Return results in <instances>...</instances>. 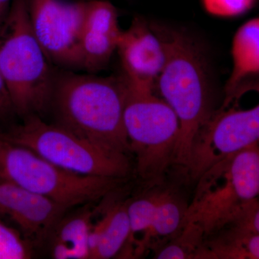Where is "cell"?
Returning <instances> with one entry per match:
<instances>
[{"instance_id":"6da1fadb","label":"cell","mask_w":259,"mask_h":259,"mask_svg":"<svg viewBox=\"0 0 259 259\" xmlns=\"http://www.w3.org/2000/svg\"><path fill=\"white\" fill-rule=\"evenodd\" d=\"M125 80L56 71L51 104L57 125L108 152L128 155L124 125Z\"/></svg>"},{"instance_id":"7a4b0ae2","label":"cell","mask_w":259,"mask_h":259,"mask_svg":"<svg viewBox=\"0 0 259 259\" xmlns=\"http://www.w3.org/2000/svg\"><path fill=\"white\" fill-rule=\"evenodd\" d=\"M151 25L166 50V64L156 89L178 117L180 134L175 165L185 169L194 141L212 112L207 67L195 42L185 32Z\"/></svg>"},{"instance_id":"3957f363","label":"cell","mask_w":259,"mask_h":259,"mask_svg":"<svg viewBox=\"0 0 259 259\" xmlns=\"http://www.w3.org/2000/svg\"><path fill=\"white\" fill-rule=\"evenodd\" d=\"M56 71L32 29L28 0H13L0 27V73L15 113L25 118L45 112Z\"/></svg>"},{"instance_id":"277c9868","label":"cell","mask_w":259,"mask_h":259,"mask_svg":"<svg viewBox=\"0 0 259 259\" xmlns=\"http://www.w3.org/2000/svg\"><path fill=\"white\" fill-rule=\"evenodd\" d=\"M185 224L196 225L208 238L226 229L259 198V145L222 158L198 177Z\"/></svg>"},{"instance_id":"5b68a950","label":"cell","mask_w":259,"mask_h":259,"mask_svg":"<svg viewBox=\"0 0 259 259\" xmlns=\"http://www.w3.org/2000/svg\"><path fill=\"white\" fill-rule=\"evenodd\" d=\"M125 80L124 125L130 153L136 157L139 176L156 184L175 165L180 122L173 109L155 90L136 88Z\"/></svg>"},{"instance_id":"8992f818","label":"cell","mask_w":259,"mask_h":259,"mask_svg":"<svg viewBox=\"0 0 259 259\" xmlns=\"http://www.w3.org/2000/svg\"><path fill=\"white\" fill-rule=\"evenodd\" d=\"M0 139L80 175L125 180L131 169L128 155L105 151L40 116L25 117L22 125L0 134Z\"/></svg>"},{"instance_id":"52a82bcc","label":"cell","mask_w":259,"mask_h":259,"mask_svg":"<svg viewBox=\"0 0 259 259\" xmlns=\"http://www.w3.org/2000/svg\"><path fill=\"white\" fill-rule=\"evenodd\" d=\"M0 154L4 180L52 199L68 209L104 198L124 180L68 171L28 148L1 139Z\"/></svg>"},{"instance_id":"ba28073f","label":"cell","mask_w":259,"mask_h":259,"mask_svg":"<svg viewBox=\"0 0 259 259\" xmlns=\"http://www.w3.org/2000/svg\"><path fill=\"white\" fill-rule=\"evenodd\" d=\"M258 96L253 106L240 108L225 97L222 106L210 116L200 130L185 170L197 180L209 166L222 158L259 145V81H252Z\"/></svg>"},{"instance_id":"9c48e42d","label":"cell","mask_w":259,"mask_h":259,"mask_svg":"<svg viewBox=\"0 0 259 259\" xmlns=\"http://www.w3.org/2000/svg\"><path fill=\"white\" fill-rule=\"evenodd\" d=\"M90 0H28L35 36L53 64L83 69L81 38Z\"/></svg>"},{"instance_id":"30bf717a","label":"cell","mask_w":259,"mask_h":259,"mask_svg":"<svg viewBox=\"0 0 259 259\" xmlns=\"http://www.w3.org/2000/svg\"><path fill=\"white\" fill-rule=\"evenodd\" d=\"M68 209L9 180H0V217L13 223L32 245L50 239Z\"/></svg>"},{"instance_id":"8fae6325","label":"cell","mask_w":259,"mask_h":259,"mask_svg":"<svg viewBox=\"0 0 259 259\" xmlns=\"http://www.w3.org/2000/svg\"><path fill=\"white\" fill-rule=\"evenodd\" d=\"M117 52L122 75L133 86L156 90V81L164 68L166 50L164 42L144 18L135 17L121 32Z\"/></svg>"},{"instance_id":"7c38bea8","label":"cell","mask_w":259,"mask_h":259,"mask_svg":"<svg viewBox=\"0 0 259 259\" xmlns=\"http://www.w3.org/2000/svg\"><path fill=\"white\" fill-rule=\"evenodd\" d=\"M122 30L118 13L112 3L89 1L81 38L83 69L95 73L107 66L117 51Z\"/></svg>"},{"instance_id":"4fadbf2b","label":"cell","mask_w":259,"mask_h":259,"mask_svg":"<svg viewBox=\"0 0 259 259\" xmlns=\"http://www.w3.org/2000/svg\"><path fill=\"white\" fill-rule=\"evenodd\" d=\"M130 232L127 202L107 209L90 232V258L108 259L118 254L128 240Z\"/></svg>"},{"instance_id":"5bb4252c","label":"cell","mask_w":259,"mask_h":259,"mask_svg":"<svg viewBox=\"0 0 259 259\" xmlns=\"http://www.w3.org/2000/svg\"><path fill=\"white\" fill-rule=\"evenodd\" d=\"M64 216L50 237L53 258H90L89 239L95 212L93 209L86 208L67 217Z\"/></svg>"},{"instance_id":"9a60e30c","label":"cell","mask_w":259,"mask_h":259,"mask_svg":"<svg viewBox=\"0 0 259 259\" xmlns=\"http://www.w3.org/2000/svg\"><path fill=\"white\" fill-rule=\"evenodd\" d=\"M231 58L233 65L225 87L226 95L259 74V18L248 20L237 30L232 40Z\"/></svg>"},{"instance_id":"2e32d148","label":"cell","mask_w":259,"mask_h":259,"mask_svg":"<svg viewBox=\"0 0 259 259\" xmlns=\"http://www.w3.org/2000/svg\"><path fill=\"white\" fill-rule=\"evenodd\" d=\"M206 242L205 259H259V234L234 227L220 232Z\"/></svg>"},{"instance_id":"e0dca14e","label":"cell","mask_w":259,"mask_h":259,"mask_svg":"<svg viewBox=\"0 0 259 259\" xmlns=\"http://www.w3.org/2000/svg\"><path fill=\"white\" fill-rule=\"evenodd\" d=\"M204 240L203 233L198 227L193 223H185L177 236L158 248L156 258H194Z\"/></svg>"},{"instance_id":"ac0fdd59","label":"cell","mask_w":259,"mask_h":259,"mask_svg":"<svg viewBox=\"0 0 259 259\" xmlns=\"http://www.w3.org/2000/svg\"><path fill=\"white\" fill-rule=\"evenodd\" d=\"M33 247L17 228L0 218V259L32 258Z\"/></svg>"},{"instance_id":"d6986e66","label":"cell","mask_w":259,"mask_h":259,"mask_svg":"<svg viewBox=\"0 0 259 259\" xmlns=\"http://www.w3.org/2000/svg\"><path fill=\"white\" fill-rule=\"evenodd\" d=\"M255 0H202L204 10L218 18H233L244 14Z\"/></svg>"},{"instance_id":"ffe728a7","label":"cell","mask_w":259,"mask_h":259,"mask_svg":"<svg viewBox=\"0 0 259 259\" xmlns=\"http://www.w3.org/2000/svg\"><path fill=\"white\" fill-rule=\"evenodd\" d=\"M230 226L259 234V198L248 204Z\"/></svg>"},{"instance_id":"44dd1931","label":"cell","mask_w":259,"mask_h":259,"mask_svg":"<svg viewBox=\"0 0 259 259\" xmlns=\"http://www.w3.org/2000/svg\"><path fill=\"white\" fill-rule=\"evenodd\" d=\"M15 113L9 92L0 73V119H6Z\"/></svg>"},{"instance_id":"7402d4cb","label":"cell","mask_w":259,"mask_h":259,"mask_svg":"<svg viewBox=\"0 0 259 259\" xmlns=\"http://www.w3.org/2000/svg\"><path fill=\"white\" fill-rule=\"evenodd\" d=\"M13 0H0V27L4 22Z\"/></svg>"},{"instance_id":"603a6c76","label":"cell","mask_w":259,"mask_h":259,"mask_svg":"<svg viewBox=\"0 0 259 259\" xmlns=\"http://www.w3.org/2000/svg\"><path fill=\"white\" fill-rule=\"evenodd\" d=\"M4 180L3 176V164H2L1 154H0V180Z\"/></svg>"}]
</instances>
